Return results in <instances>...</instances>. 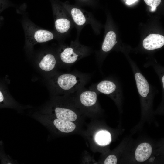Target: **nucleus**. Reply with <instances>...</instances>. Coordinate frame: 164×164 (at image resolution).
I'll list each match as a JSON object with an SVG mask.
<instances>
[{
  "label": "nucleus",
  "instance_id": "f03ea898",
  "mask_svg": "<svg viewBox=\"0 0 164 164\" xmlns=\"http://www.w3.org/2000/svg\"><path fill=\"white\" fill-rule=\"evenodd\" d=\"M79 37L71 41L68 45L62 46L59 52V57L61 61L67 64L75 63L78 60L88 55L90 53L89 47L81 44Z\"/></svg>",
  "mask_w": 164,
  "mask_h": 164
},
{
  "label": "nucleus",
  "instance_id": "39448f33",
  "mask_svg": "<svg viewBox=\"0 0 164 164\" xmlns=\"http://www.w3.org/2000/svg\"><path fill=\"white\" fill-rule=\"evenodd\" d=\"M26 32V38L32 45L39 43H43L51 40L56 37L53 32L48 30L41 29H32L28 27Z\"/></svg>",
  "mask_w": 164,
  "mask_h": 164
},
{
  "label": "nucleus",
  "instance_id": "f257e3e1",
  "mask_svg": "<svg viewBox=\"0 0 164 164\" xmlns=\"http://www.w3.org/2000/svg\"><path fill=\"white\" fill-rule=\"evenodd\" d=\"M51 3L54 21L55 29L60 36L65 38L74 27L69 13L60 3L55 0Z\"/></svg>",
  "mask_w": 164,
  "mask_h": 164
},
{
  "label": "nucleus",
  "instance_id": "4468645a",
  "mask_svg": "<svg viewBox=\"0 0 164 164\" xmlns=\"http://www.w3.org/2000/svg\"><path fill=\"white\" fill-rule=\"evenodd\" d=\"M116 36L113 31L108 32L105 36L102 46V50L104 52L110 51L117 43Z\"/></svg>",
  "mask_w": 164,
  "mask_h": 164
},
{
  "label": "nucleus",
  "instance_id": "412c9836",
  "mask_svg": "<svg viewBox=\"0 0 164 164\" xmlns=\"http://www.w3.org/2000/svg\"><path fill=\"white\" fill-rule=\"evenodd\" d=\"M162 81L163 83V87L164 88V76H163L162 78Z\"/></svg>",
  "mask_w": 164,
  "mask_h": 164
},
{
  "label": "nucleus",
  "instance_id": "9d476101",
  "mask_svg": "<svg viewBox=\"0 0 164 164\" xmlns=\"http://www.w3.org/2000/svg\"><path fill=\"white\" fill-rule=\"evenodd\" d=\"M56 63L55 56L50 53L45 55L39 63L40 68L42 70L49 72L55 67Z\"/></svg>",
  "mask_w": 164,
  "mask_h": 164
},
{
  "label": "nucleus",
  "instance_id": "a211bd4d",
  "mask_svg": "<svg viewBox=\"0 0 164 164\" xmlns=\"http://www.w3.org/2000/svg\"><path fill=\"white\" fill-rule=\"evenodd\" d=\"M4 100V96L2 92L0 91V103L3 102Z\"/></svg>",
  "mask_w": 164,
  "mask_h": 164
},
{
  "label": "nucleus",
  "instance_id": "9b49d317",
  "mask_svg": "<svg viewBox=\"0 0 164 164\" xmlns=\"http://www.w3.org/2000/svg\"><path fill=\"white\" fill-rule=\"evenodd\" d=\"M81 104L86 107H91L96 103L97 100L96 93L93 91L87 90L82 92L79 96Z\"/></svg>",
  "mask_w": 164,
  "mask_h": 164
},
{
  "label": "nucleus",
  "instance_id": "0eeeda50",
  "mask_svg": "<svg viewBox=\"0 0 164 164\" xmlns=\"http://www.w3.org/2000/svg\"><path fill=\"white\" fill-rule=\"evenodd\" d=\"M164 45V37L159 34H150L144 39L143 42L144 48L149 50L160 48Z\"/></svg>",
  "mask_w": 164,
  "mask_h": 164
},
{
  "label": "nucleus",
  "instance_id": "6e6552de",
  "mask_svg": "<svg viewBox=\"0 0 164 164\" xmlns=\"http://www.w3.org/2000/svg\"><path fill=\"white\" fill-rule=\"evenodd\" d=\"M152 152L151 145L147 143L139 144L137 148L135 153L136 160L139 162L146 160L151 156Z\"/></svg>",
  "mask_w": 164,
  "mask_h": 164
},
{
  "label": "nucleus",
  "instance_id": "2eb2a0df",
  "mask_svg": "<svg viewBox=\"0 0 164 164\" xmlns=\"http://www.w3.org/2000/svg\"><path fill=\"white\" fill-rule=\"evenodd\" d=\"M97 90L100 92L105 94H109L115 90L116 86L111 81L104 80L97 84Z\"/></svg>",
  "mask_w": 164,
  "mask_h": 164
},
{
  "label": "nucleus",
  "instance_id": "1a4fd4ad",
  "mask_svg": "<svg viewBox=\"0 0 164 164\" xmlns=\"http://www.w3.org/2000/svg\"><path fill=\"white\" fill-rule=\"evenodd\" d=\"M52 119L53 126L60 132L68 133L73 131L76 128L75 125L72 121H64L56 118Z\"/></svg>",
  "mask_w": 164,
  "mask_h": 164
},
{
  "label": "nucleus",
  "instance_id": "aec40b11",
  "mask_svg": "<svg viewBox=\"0 0 164 164\" xmlns=\"http://www.w3.org/2000/svg\"><path fill=\"white\" fill-rule=\"evenodd\" d=\"M137 0H127L126 3L128 4H131L134 3Z\"/></svg>",
  "mask_w": 164,
  "mask_h": 164
},
{
  "label": "nucleus",
  "instance_id": "6ab92c4d",
  "mask_svg": "<svg viewBox=\"0 0 164 164\" xmlns=\"http://www.w3.org/2000/svg\"><path fill=\"white\" fill-rule=\"evenodd\" d=\"M80 2H83L86 4L90 5V0H78Z\"/></svg>",
  "mask_w": 164,
  "mask_h": 164
},
{
  "label": "nucleus",
  "instance_id": "f3484780",
  "mask_svg": "<svg viewBox=\"0 0 164 164\" xmlns=\"http://www.w3.org/2000/svg\"><path fill=\"white\" fill-rule=\"evenodd\" d=\"M146 4L152 7H156L161 2V0H144Z\"/></svg>",
  "mask_w": 164,
  "mask_h": 164
},
{
  "label": "nucleus",
  "instance_id": "f8f14e48",
  "mask_svg": "<svg viewBox=\"0 0 164 164\" xmlns=\"http://www.w3.org/2000/svg\"><path fill=\"white\" fill-rule=\"evenodd\" d=\"M138 92L140 95L143 97H146L149 91V84L144 77L140 73L135 75Z\"/></svg>",
  "mask_w": 164,
  "mask_h": 164
},
{
  "label": "nucleus",
  "instance_id": "ddd939ff",
  "mask_svg": "<svg viewBox=\"0 0 164 164\" xmlns=\"http://www.w3.org/2000/svg\"><path fill=\"white\" fill-rule=\"evenodd\" d=\"M94 139L96 143L101 146L108 145L111 141L110 133L105 130H101L97 132L95 135Z\"/></svg>",
  "mask_w": 164,
  "mask_h": 164
},
{
  "label": "nucleus",
  "instance_id": "4be33fe9",
  "mask_svg": "<svg viewBox=\"0 0 164 164\" xmlns=\"http://www.w3.org/2000/svg\"><path fill=\"white\" fill-rule=\"evenodd\" d=\"M156 7H152L151 9V11H154L156 9Z\"/></svg>",
  "mask_w": 164,
  "mask_h": 164
},
{
  "label": "nucleus",
  "instance_id": "7ed1b4c3",
  "mask_svg": "<svg viewBox=\"0 0 164 164\" xmlns=\"http://www.w3.org/2000/svg\"><path fill=\"white\" fill-rule=\"evenodd\" d=\"M61 4L70 15L77 31L79 37L82 29L88 24L94 28V21L91 13L77 6L71 5L67 1Z\"/></svg>",
  "mask_w": 164,
  "mask_h": 164
},
{
  "label": "nucleus",
  "instance_id": "dca6fc26",
  "mask_svg": "<svg viewBox=\"0 0 164 164\" xmlns=\"http://www.w3.org/2000/svg\"><path fill=\"white\" fill-rule=\"evenodd\" d=\"M117 158L115 156L111 155L108 156L104 162V164H116L117 163Z\"/></svg>",
  "mask_w": 164,
  "mask_h": 164
},
{
  "label": "nucleus",
  "instance_id": "20e7f679",
  "mask_svg": "<svg viewBox=\"0 0 164 164\" xmlns=\"http://www.w3.org/2000/svg\"><path fill=\"white\" fill-rule=\"evenodd\" d=\"M84 80L82 77L79 75L64 73L57 77L55 83L59 90L68 92L77 90L83 84Z\"/></svg>",
  "mask_w": 164,
  "mask_h": 164
},
{
  "label": "nucleus",
  "instance_id": "423d86ee",
  "mask_svg": "<svg viewBox=\"0 0 164 164\" xmlns=\"http://www.w3.org/2000/svg\"><path fill=\"white\" fill-rule=\"evenodd\" d=\"M51 112L54 115V118L61 120L73 122L77 118V115L73 111L61 106L53 107Z\"/></svg>",
  "mask_w": 164,
  "mask_h": 164
}]
</instances>
